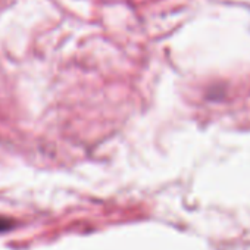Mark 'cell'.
<instances>
[{"label":"cell","mask_w":250,"mask_h":250,"mask_svg":"<svg viewBox=\"0 0 250 250\" xmlns=\"http://www.w3.org/2000/svg\"><path fill=\"white\" fill-rule=\"evenodd\" d=\"M12 228V221L8 219V218H3V216H0V232H3V231H8Z\"/></svg>","instance_id":"obj_1"}]
</instances>
